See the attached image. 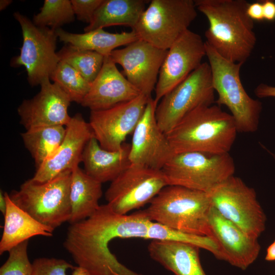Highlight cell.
<instances>
[{"label": "cell", "mask_w": 275, "mask_h": 275, "mask_svg": "<svg viewBox=\"0 0 275 275\" xmlns=\"http://www.w3.org/2000/svg\"><path fill=\"white\" fill-rule=\"evenodd\" d=\"M147 239L169 240L192 244L210 252L216 258L221 259V253L216 243L208 236L181 232L151 221L148 227Z\"/></svg>", "instance_id": "obj_29"}, {"label": "cell", "mask_w": 275, "mask_h": 275, "mask_svg": "<svg viewBox=\"0 0 275 275\" xmlns=\"http://www.w3.org/2000/svg\"><path fill=\"white\" fill-rule=\"evenodd\" d=\"M58 38L65 44L79 50L97 52L109 56L117 47L127 45L139 39L135 32L111 33L103 29H97L82 34L69 33L61 28L56 30Z\"/></svg>", "instance_id": "obj_25"}, {"label": "cell", "mask_w": 275, "mask_h": 275, "mask_svg": "<svg viewBox=\"0 0 275 275\" xmlns=\"http://www.w3.org/2000/svg\"><path fill=\"white\" fill-rule=\"evenodd\" d=\"M167 185L161 170L131 164L111 181L105 199L114 212L125 215L149 203Z\"/></svg>", "instance_id": "obj_12"}, {"label": "cell", "mask_w": 275, "mask_h": 275, "mask_svg": "<svg viewBox=\"0 0 275 275\" xmlns=\"http://www.w3.org/2000/svg\"><path fill=\"white\" fill-rule=\"evenodd\" d=\"M199 250L192 244L169 240H152L148 247L150 257L175 275H206Z\"/></svg>", "instance_id": "obj_22"}, {"label": "cell", "mask_w": 275, "mask_h": 275, "mask_svg": "<svg viewBox=\"0 0 275 275\" xmlns=\"http://www.w3.org/2000/svg\"><path fill=\"white\" fill-rule=\"evenodd\" d=\"M12 1L11 0H1L0 1V10L2 11L9 6Z\"/></svg>", "instance_id": "obj_41"}, {"label": "cell", "mask_w": 275, "mask_h": 275, "mask_svg": "<svg viewBox=\"0 0 275 275\" xmlns=\"http://www.w3.org/2000/svg\"><path fill=\"white\" fill-rule=\"evenodd\" d=\"M193 0H152L133 29L139 39L168 50L197 16Z\"/></svg>", "instance_id": "obj_8"}, {"label": "cell", "mask_w": 275, "mask_h": 275, "mask_svg": "<svg viewBox=\"0 0 275 275\" xmlns=\"http://www.w3.org/2000/svg\"><path fill=\"white\" fill-rule=\"evenodd\" d=\"M40 92L24 100L17 108L20 123L26 130L50 126H66L71 117L68 114L71 100L56 83L46 79L40 85Z\"/></svg>", "instance_id": "obj_17"}, {"label": "cell", "mask_w": 275, "mask_h": 275, "mask_svg": "<svg viewBox=\"0 0 275 275\" xmlns=\"http://www.w3.org/2000/svg\"><path fill=\"white\" fill-rule=\"evenodd\" d=\"M7 207L5 193L2 190L0 191V210L3 215L5 214Z\"/></svg>", "instance_id": "obj_39"}, {"label": "cell", "mask_w": 275, "mask_h": 275, "mask_svg": "<svg viewBox=\"0 0 275 275\" xmlns=\"http://www.w3.org/2000/svg\"><path fill=\"white\" fill-rule=\"evenodd\" d=\"M206 44L201 36L189 29L168 50L155 88L154 101H159L184 80L202 63Z\"/></svg>", "instance_id": "obj_14"}, {"label": "cell", "mask_w": 275, "mask_h": 275, "mask_svg": "<svg viewBox=\"0 0 275 275\" xmlns=\"http://www.w3.org/2000/svg\"><path fill=\"white\" fill-rule=\"evenodd\" d=\"M145 211L152 222L181 232L209 237L212 204L208 193L178 185H167Z\"/></svg>", "instance_id": "obj_4"}, {"label": "cell", "mask_w": 275, "mask_h": 275, "mask_svg": "<svg viewBox=\"0 0 275 275\" xmlns=\"http://www.w3.org/2000/svg\"><path fill=\"white\" fill-rule=\"evenodd\" d=\"M205 44L212 86L218 95L215 102L219 106L224 105L228 107L235 120L238 132H255L258 129L262 104L251 98L242 86L240 71L243 63L225 59Z\"/></svg>", "instance_id": "obj_5"}, {"label": "cell", "mask_w": 275, "mask_h": 275, "mask_svg": "<svg viewBox=\"0 0 275 275\" xmlns=\"http://www.w3.org/2000/svg\"><path fill=\"white\" fill-rule=\"evenodd\" d=\"M74 19L71 1L45 0L40 12L34 15L32 21L38 26L57 30Z\"/></svg>", "instance_id": "obj_31"}, {"label": "cell", "mask_w": 275, "mask_h": 275, "mask_svg": "<svg viewBox=\"0 0 275 275\" xmlns=\"http://www.w3.org/2000/svg\"><path fill=\"white\" fill-rule=\"evenodd\" d=\"M13 16L20 25L23 42L19 55L11 60V65L24 66L29 84L33 87L40 85L50 78L60 62L56 52L58 38L56 30L37 26L19 12Z\"/></svg>", "instance_id": "obj_11"}, {"label": "cell", "mask_w": 275, "mask_h": 275, "mask_svg": "<svg viewBox=\"0 0 275 275\" xmlns=\"http://www.w3.org/2000/svg\"><path fill=\"white\" fill-rule=\"evenodd\" d=\"M102 1L103 0H71V2L77 19L89 24Z\"/></svg>", "instance_id": "obj_34"}, {"label": "cell", "mask_w": 275, "mask_h": 275, "mask_svg": "<svg viewBox=\"0 0 275 275\" xmlns=\"http://www.w3.org/2000/svg\"><path fill=\"white\" fill-rule=\"evenodd\" d=\"M196 8L208 19L205 42L225 59L244 63L256 44L254 21L245 0H195Z\"/></svg>", "instance_id": "obj_2"}, {"label": "cell", "mask_w": 275, "mask_h": 275, "mask_svg": "<svg viewBox=\"0 0 275 275\" xmlns=\"http://www.w3.org/2000/svg\"><path fill=\"white\" fill-rule=\"evenodd\" d=\"M71 171L40 182L32 178L9 194L11 200L36 220L54 230L71 216Z\"/></svg>", "instance_id": "obj_6"}, {"label": "cell", "mask_w": 275, "mask_h": 275, "mask_svg": "<svg viewBox=\"0 0 275 275\" xmlns=\"http://www.w3.org/2000/svg\"><path fill=\"white\" fill-rule=\"evenodd\" d=\"M254 92L255 95L259 98L275 97V87L260 84L255 88Z\"/></svg>", "instance_id": "obj_36"}, {"label": "cell", "mask_w": 275, "mask_h": 275, "mask_svg": "<svg viewBox=\"0 0 275 275\" xmlns=\"http://www.w3.org/2000/svg\"><path fill=\"white\" fill-rule=\"evenodd\" d=\"M145 0H103L85 32L114 25H125L133 30L149 3Z\"/></svg>", "instance_id": "obj_26"}, {"label": "cell", "mask_w": 275, "mask_h": 275, "mask_svg": "<svg viewBox=\"0 0 275 275\" xmlns=\"http://www.w3.org/2000/svg\"><path fill=\"white\" fill-rule=\"evenodd\" d=\"M68 96L71 102L81 104L90 90L91 84L86 80L75 69L60 61L50 76Z\"/></svg>", "instance_id": "obj_30"}, {"label": "cell", "mask_w": 275, "mask_h": 275, "mask_svg": "<svg viewBox=\"0 0 275 275\" xmlns=\"http://www.w3.org/2000/svg\"><path fill=\"white\" fill-rule=\"evenodd\" d=\"M101 184L79 166L72 171L70 185V224L88 218L98 209L102 195Z\"/></svg>", "instance_id": "obj_24"}, {"label": "cell", "mask_w": 275, "mask_h": 275, "mask_svg": "<svg viewBox=\"0 0 275 275\" xmlns=\"http://www.w3.org/2000/svg\"><path fill=\"white\" fill-rule=\"evenodd\" d=\"M247 14L253 21L264 19L262 3L255 2L250 4L247 8Z\"/></svg>", "instance_id": "obj_35"}, {"label": "cell", "mask_w": 275, "mask_h": 275, "mask_svg": "<svg viewBox=\"0 0 275 275\" xmlns=\"http://www.w3.org/2000/svg\"><path fill=\"white\" fill-rule=\"evenodd\" d=\"M94 137L89 122L77 113L66 126V134L61 144L53 154L37 170L32 179L44 182L61 173L72 171L82 162V156L88 141Z\"/></svg>", "instance_id": "obj_19"}, {"label": "cell", "mask_w": 275, "mask_h": 275, "mask_svg": "<svg viewBox=\"0 0 275 275\" xmlns=\"http://www.w3.org/2000/svg\"><path fill=\"white\" fill-rule=\"evenodd\" d=\"M212 204L225 218L258 239L265 231L266 216L255 190L234 175L207 193Z\"/></svg>", "instance_id": "obj_9"}, {"label": "cell", "mask_w": 275, "mask_h": 275, "mask_svg": "<svg viewBox=\"0 0 275 275\" xmlns=\"http://www.w3.org/2000/svg\"><path fill=\"white\" fill-rule=\"evenodd\" d=\"M32 275H67L74 266L65 260L54 258H39L34 260Z\"/></svg>", "instance_id": "obj_33"}, {"label": "cell", "mask_w": 275, "mask_h": 275, "mask_svg": "<svg viewBox=\"0 0 275 275\" xmlns=\"http://www.w3.org/2000/svg\"><path fill=\"white\" fill-rule=\"evenodd\" d=\"M140 94L109 56L104 57L100 71L80 104L91 111L103 110L130 101Z\"/></svg>", "instance_id": "obj_20"}, {"label": "cell", "mask_w": 275, "mask_h": 275, "mask_svg": "<svg viewBox=\"0 0 275 275\" xmlns=\"http://www.w3.org/2000/svg\"><path fill=\"white\" fill-rule=\"evenodd\" d=\"M29 240L11 249L9 257L0 268V275H32L33 264L28 254Z\"/></svg>", "instance_id": "obj_32"}, {"label": "cell", "mask_w": 275, "mask_h": 275, "mask_svg": "<svg viewBox=\"0 0 275 275\" xmlns=\"http://www.w3.org/2000/svg\"><path fill=\"white\" fill-rule=\"evenodd\" d=\"M168 50L158 48L141 39L125 47L113 50L109 55L123 68L122 74L141 94L151 97Z\"/></svg>", "instance_id": "obj_15"}, {"label": "cell", "mask_w": 275, "mask_h": 275, "mask_svg": "<svg viewBox=\"0 0 275 275\" xmlns=\"http://www.w3.org/2000/svg\"><path fill=\"white\" fill-rule=\"evenodd\" d=\"M7 203L0 254L36 236L51 237L53 230L43 225L16 205L5 192Z\"/></svg>", "instance_id": "obj_23"}, {"label": "cell", "mask_w": 275, "mask_h": 275, "mask_svg": "<svg viewBox=\"0 0 275 275\" xmlns=\"http://www.w3.org/2000/svg\"><path fill=\"white\" fill-rule=\"evenodd\" d=\"M235 170L229 153L186 152L174 154L161 169L168 185L208 193L233 176Z\"/></svg>", "instance_id": "obj_7"}, {"label": "cell", "mask_w": 275, "mask_h": 275, "mask_svg": "<svg viewBox=\"0 0 275 275\" xmlns=\"http://www.w3.org/2000/svg\"><path fill=\"white\" fill-rule=\"evenodd\" d=\"M214 92L210 65L202 63L157 104L155 116L160 129L167 135L195 109L212 105Z\"/></svg>", "instance_id": "obj_10"}, {"label": "cell", "mask_w": 275, "mask_h": 275, "mask_svg": "<svg viewBox=\"0 0 275 275\" xmlns=\"http://www.w3.org/2000/svg\"><path fill=\"white\" fill-rule=\"evenodd\" d=\"M130 148V145L124 143L119 150H107L102 148L93 137L82 153L84 171L101 183L112 181L131 165Z\"/></svg>", "instance_id": "obj_21"}, {"label": "cell", "mask_w": 275, "mask_h": 275, "mask_svg": "<svg viewBox=\"0 0 275 275\" xmlns=\"http://www.w3.org/2000/svg\"><path fill=\"white\" fill-rule=\"evenodd\" d=\"M72 270L71 275H93L86 269L78 266L74 267Z\"/></svg>", "instance_id": "obj_40"}, {"label": "cell", "mask_w": 275, "mask_h": 275, "mask_svg": "<svg viewBox=\"0 0 275 275\" xmlns=\"http://www.w3.org/2000/svg\"><path fill=\"white\" fill-rule=\"evenodd\" d=\"M157 105L150 97L132 133L129 160L132 164L161 170L175 153L167 135L157 123Z\"/></svg>", "instance_id": "obj_16"}, {"label": "cell", "mask_w": 275, "mask_h": 275, "mask_svg": "<svg viewBox=\"0 0 275 275\" xmlns=\"http://www.w3.org/2000/svg\"><path fill=\"white\" fill-rule=\"evenodd\" d=\"M273 156L274 158L275 159V155L273 154Z\"/></svg>", "instance_id": "obj_42"}, {"label": "cell", "mask_w": 275, "mask_h": 275, "mask_svg": "<svg viewBox=\"0 0 275 275\" xmlns=\"http://www.w3.org/2000/svg\"><path fill=\"white\" fill-rule=\"evenodd\" d=\"M65 134L64 126L35 128L21 133L24 145L34 159L37 168L53 154Z\"/></svg>", "instance_id": "obj_27"}, {"label": "cell", "mask_w": 275, "mask_h": 275, "mask_svg": "<svg viewBox=\"0 0 275 275\" xmlns=\"http://www.w3.org/2000/svg\"><path fill=\"white\" fill-rule=\"evenodd\" d=\"M151 221L145 210L121 215L101 205L88 218L70 224L63 245L77 266L93 275H143L120 262L109 245L117 238L147 239Z\"/></svg>", "instance_id": "obj_1"}, {"label": "cell", "mask_w": 275, "mask_h": 275, "mask_svg": "<svg viewBox=\"0 0 275 275\" xmlns=\"http://www.w3.org/2000/svg\"><path fill=\"white\" fill-rule=\"evenodd\" d=\"M238 132L233 116L218 105L201 106L167 134L174 153H229Z\"/></svg>", "instance_id": "obj_3"}, {"label": "cell", "mask_w": 275, "mask_h": 275, "mask_svg": "<svg viewBox=\"0 0 275 275\" xmlns=\"http://www.w3.org/2000/svg\"><path fill=\"white\" fill-rule=\"evenodd\" d=\"M265 260L267 261H275V239L267 248Z\"/></svg>", "instance_id": "obj_38"}, {"label": "cell", "mask_w": 275, "mask_h": 275, "mask_svg": "<svg viewBox=\"0 0 275 275\" xmlns=\"http://www.w3.org/2000/svg\"><path fill=\"white\" fill-rule=\"evenodd\" d=\"M209 237L216 243L221 259L242 270L257 259L261 246L238 226L223 217L212 206L208 215Z\"/></svg>", "instance_id": "obj_18"}, {"label": "cell", "mask_w": 275, "mask_h": 275, "mask_svg": "<svg viewBox=\"0 0 275 275\" xmlns=\"http://www.w3.org/2000/svg\"><path fill=\"white\" fill-rule=\"evenodd\" d=\"M57 53L60 61L70 65L91 84L100 71L105 57L97 52L79 50L68 44L63 46Z\"/></svg>", "instance_id": "obj_28"}, {"label": "cell", "mask_w": 275, "mask_h": 275, "mask_svg": "<svg viewBox=\"0 0 275 275\" xmlns=\"http://www.w3.org/2000/svg\"><path fill=\"white\" fill-rule=\"evenodd\" d=\"M264 19L268 21L275 20V3L266 0L262 3Z\"/></svg>", "instance_id": "obj_37"}, {"label": "cell", "mask_w": 275, "mask_h": 275, "mask_svg": "<svg viewBox=\"0 0 275 275\" xmlns=\"http://www.w3.org/2000/svg\"><path fill=\"white\" fill-rule=\"evenodd\" d=\"M150 97L141 94L109 108L91 111L89 123L102 148L109 151L121 149L127 135L135 129Z\"/></svg>", "instance_id": "obj_13"}]
</instances>
